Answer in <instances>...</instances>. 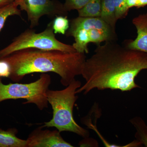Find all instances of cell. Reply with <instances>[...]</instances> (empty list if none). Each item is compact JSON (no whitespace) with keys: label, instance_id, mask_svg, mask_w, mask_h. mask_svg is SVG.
Returning a JSON list of instances; mask_svg holds the SVG:
<instances>
[{"label":"cell","instance_id":"cell-14","mask_svg":"<svg viewBox=\"0 0 147 147\" xmlns=\"http://www.w3.org/2000/svg\"><path fill=\"white\" fill-rule=\"evenodd\" d=\"M101 0H89L83 8L77 10L78 16L84 17H100Z\"/></svg>","mask_w":147,"mask_h":147},{"label":"cell","instance_id":"cell-15","mask_svg":"<svg viewBox=\"0 0 147 147\" xmlns=\"http://www.w3.org/2000/svg\"><path fill=\"white\" fill-rule=\"evenodd\" d=\"M18 7L14 2L0 6V31L3 28L8 17L14 15L21 16V10Z\"/></svg>","mask_w":147,"mask_h":147},{"label":"cell","instance_id":"cell-7","mask_svg":"<svg viewBox=\"0 0 147 147\" xmlns=\"http://www.w3.org/2000/svg\"><path fill=\"white\" fill-rule=\"evenodd\" d=\"M40 126L32 131L26 139V147H72L57 130L42 129Z\"/></svg>","mask_w":147,"mask_h":147},{"label":"cell","instance_id":"cell-10","mask_svg":"<svg viewBox=\"0 0 147 147\" xmlns=\"http://www.w3.org/2000/svg\"><path fill=\"white\" fill-rule=\"evenodd\" d=\"M18 132L15 128L7 130L0 128V147H26V140L18 138Z\"/></svg>","mask_w":147,"mask_h":147},{"label":"cell","instance_id":"cell-3","mask_svg":"<svg viewBox=\"0 0 147 147\" xmlns=\"http://www.w3.org/2000/svg\"><path fill=\"white\" fill-rule=\"evenodd\" d=\"M82 86L80 81L74 79L63 90H47V101L53 108V117L44 123L42 128L55 127L60 132L69 131L84 138L89 137V131L78 124L73 117L74 107L78 98L76 90Z\"/></svg>","mask_w":147,"mask_h":147},{"label":"cell","instance_id":"cell-6","mask_svg":"<svg viewBox=\"0 0 147 147\" xmlns=\"http://www.w3.org/2000/svg\"><path fill=\"white\" fill-rule=\"evenodd\" d=\"M20 10L26 11L30 22V28L39 24L42 16H67L68 12L64 9L63 4L56 0H14Z\"/></svg>","mask_w":147,"mask_h":147},{"label":"cell","instance_id":"cell-5","mask_svg":"<svg viewBox=\"0 0 147 147\" xmlns=\"http://www.w3.org/2000/svg\"><path fill=\"white\" fill-rule=\"evenodd\" d=\"M51 83L50 75L46 73L40 74L39 79L28 84H4L0 78V103L7 100L24 99L23 104H34L40 110L48 107L47 92Z\"/></svg>","mask_w":147,"mask_h":147},{"label":"cell","instance_id":"cell-17","mask_svg":"<svg viewBox=\"0 0 147 147\" xmlns=\"http://www.w3.org/2000/svg\"><path fill=\"white\" fill-rule=\"evenodd\" d=\"M114 2L117 19L119 20L125 18L129 10L127 5V0H114Z\"/></svg>","mask_w":147,"mask_h":147},{"label":"cell","instance_id":"cell-11","mask_svg":"<svg viewBox=\"0 0 147 147\" xmlns=\"http://www.w3.org/2000/svg\"><path fill=\"white\" fill-rule=\"evenodd\" d=\"M100 18L113 28L115 29L118 19L114 0H101Z\"/></svg>","mask_w":147,"mask_h":147},{"label":"cell","instance_id":"cell-8","mask_svg":"<svg viewBox=\"0 0 147 147\" xmlns=\"http://www.w3.org/2000/svg\"><path fill=\"white\" fill-rule=\"evenodd\" d=\"M132 22L137 29V36L134 40H125L123 45L128 49L147 54V13L139 14Z\"/></svg>","mask_w":147,"mask_h":147},{"label":"cell","instance_id":"cell-21","mask_svg":"<svg viewBox=\"0 0 147 147\" xmlns=\"http://www.w3.org/2000/svg\"><path fill=\"white\" fill-rule=\"evenodd\" d=\"M147 5V0H139L136 7L137 8L143 7Z\"/></svg>","mask_w":147,"mask_h":147},{"label":"cell","instance_id":"cell-18","mask_svg":"<svg viewBox=\"0 0 147 147\" xmlns=\"http://www.w3.org/2000/svg\"><path fill=\"white\" fill-rule=\"evenodd\" d=\"M89 0H65L63 4L64 9L66 11L78 10L86 5Z\"/></svg>","mask_w":147,"mask_h":147},{"label":"cell","instance_id":"cell-4","mask_svg":"<svg viewBox=\"0 0 147 147\" xmlns=\"http://www.w3.org/2000/svg\"><path fill=\"white\" fill-rule=\"evenodd\" d=\"M28 48L59 50L66 53L76 52L73 45L65 44L56 38L51 22L41 32L36 33L32 28L26 30L15 38L9 45L0 50V59L16 51Z\"/></svg>","mask_w":147,"mask_h":147},{"label":"cell","instance_id":"cell-22","mask_svg":"<svg viewBox=\"0 0 147 147\" xmlns=\"http://www.w3.org/2000/svg\"><path fill=\"white\" fill-rule=\"evenodd\" d=\"M14 1V0H0V6L8 4Z\"/></svg>","mask_w":147,"mask_h":147},{"label":"cell","instance_id":"cell-2","mask_svg":"<svg viewBox=\"0 0 147 147\" xmlns=\"http://www.w3.org/2000/svg\"><path fill=\"white\" fill-rule=\"evenodd\" d=\"M2 59L10 66L8 78L13 82H20L26 75L32 73L53 72L60 76L61 84L66 87L76 76L81 75L86 57L85 54L77 52L28 48Z\"/></svg>","mask_w":147,"mask_h":147},{"label":"cell","instance_id":"cell-9","mask_svg":"<svg viewBox=\"0 0 147 147\" xmlns=\"http://www.w3.org/2000/svg\"><path fill=\"white\" fill-rule=\"evenodd\" d=\"M96 29L113 34H117L115 29L113 28L99 17H78L70 21L69 27L66 32V35L79 29L88 30Z\"/></svg>","mask_w":147,"mask_h":147},{"label":"cell","instance_id":"cell-12","mask_svg":"<svg viewBox=\"0 0 147 147\" xmlns=\"http://www.w3.org/2000/svg\"><path fill=\"white\" fill-rule=\"evenodd\" d=\"M67 36L74 38V42L72 45L76 52L84 54L89 53L88 45L90 42L88 30L79 29L72 32Z\"/></svg>","mask_w":147,"mask_h":147},{"label":"cell","instance_id":"cell-1","mask_svg":"<svg viewBox=\"0 0 147 147\" xmlns=\"http://www.w3.org/2000/svg\"><path fill=\"white\" fill-rule=\"evenodd\" d=\"M145 69H147V53L128 49L117 41L98 44L83 65L81 75L85 83L76 94L86 95L94 89L126 92L141 88L135 78Z\"/></svg>","mask_w":147,"mask_h":147},{"label":"cell","instance_id":"cell-16","mask_svg":"<svg viewBox=\"0 0 147 147\" xmlns=\"http://www.w3.org/2000/svg\"><path fill=\"white\" fill-rule=\"evenodd\" d=\"M69 25L70 24L67 16H56V18L52 21V26L55 34H65L69 28Z\"/></svg>","mask_w":147,"mask_h":147},{"label":"cell","instance_id":"cell-19","mask_svg":"<svg viewBox=\"0 0 147 147\" xmlns=\"http://www.w3.org/2000/svg\"><path fill=\"white\" fill-rule=\"evenodd\" d=\"M10 66L2 59H0V78H9L10 76Z\"/></svg>","mask_w":147,"mask_h":147},{"label":"cell","instance_id":"cell-13","mask_svg":"<svg viewBox=\"0 0 147 147\" xmlns=\"http://www.w3.org/2000/svg\"><path fill=\"white\" fill-rule=\"evenodd\" d=\"M136 130L135 137L145 147H147V125L142 117H134L129 120Z\"/></svg>","mask_w":147,"mask_h":147},{"label":"cell","instance_id":"cell-20","mask_svg":"<svg viewBox=\"0 0 147 147\" xmlns=\"http://www.w3.org/2000/svg\"><path fill=\"white\" fill-rule=\"evenodd\" d=\"M139 0H127V5L128 8L136 7Z\"/></svg>","mask_w":147,"mask_h":147}]
</instances>
